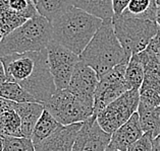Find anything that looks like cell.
<instances>
[{"label": "cell", "instance_id": "3957f363", "mask_svg": "<svg viewBox=\"0 0 160 151\" xmlns=\"http://www.w3.org/2000/svg\"><path fill=\"white\" fill-rule=\"evenodd\" d=\"M80 59L92 69L99 78L115 66L128 63L130 59L115 36L112 21H105L80 55Z\"/></svg>", "mask_w": 160, "mask_h": 151}, {"label": "cell", "instance_id": "d6a6232c", "mask_svg": "<svg viewBox=\"0 0 160 151\" xmlns=\"http://www.w3.org/2000/svg\"><path fill=\"white\" fill-rule=\"evenodd\" d=\"M155 21H156V24H157L158 28L160 29V6H158V8H157V13H156Z\"/></svg>", "mask_w": 160, "mask_h": 151}, {"label": "cell", "instance_id": "836d02e7", "mask_svg": "<svg viewBox=\"0 0 160 151\" xmlns=\"http://www.w3.org/2000/svg\"><path fill=\"white\" fill-rule=\"evenodd\" d=\"M3 146H4V139L0 137V151H3Z\"/></svg>", "mask_w": 160, "mask_h": 151}, {"label": "cell", "instance_id": "4316f807", "mask_svg": "<svg viewBox=\"0 0 160 151\" xmlns=\"http://www.w3.org/2000/svg\"><path fill=\"white\" fill-rule=\"evenodd\" d=\"M6 2L11 9L25 15L29 19L38 14L36 5L33 0H6Z\"/></svg>", "mask_w": 160, "mask_h": 151}, {"label": "cell", "instance_id": "ffe728a7", "mask_svg": "<svg viewBox=\"0 0 160 151\" xmlns=\"http://www.w3.org/2000/svg\"><path fill=\"white\" fill-rule=\"evenodd\" d=\"M60 126H62L61 124L58 123L47 110L43 111L40 119L38 120L36 126L33 130L32 136H31V140H32L34 146L40 144L41 142L46 140Z\"/></svg>", "mask_w": 160, "mask_h": 151}, {"label": "cell", "instance_id": "d4e9b609", "mask_svg": "<svg viewBox=\"0 0 160 151\" xmlns=\"http://www.w3.org/2000/svg\"><path fill=\"white\" fill-rule=\"evenodd\" d=\"M140 102L137 113L154 110L160 107V94L153 88L146 85H142L139 89Z\"/></svg>", "mask_w": 160, "mask_h": 151}, {"label": "cell", "instance_id": "8d00e7d4", "mask_svg": "<svg viewBox=\"0 0 160 151\" xmlns=\"http://www.w3.org/2000/svg\"><path fill=\"white\" fill-rule=\"evenodd\" d=\"M33 1H34V2H36V1H37V0H33Z\"/></svg>", "mask_w": 160, "mask_h": 151}, {"label": "cell", "instance_id": "74e56055", "mask_svg": "<svg viewBox=\"0 0 160 151\" xmlns=\"http://www.w3.org/2000/svg\"><path fill=\"white\" fill-rule=\"evenodd\" d=\"M0 1H1V0H0Z\"/></svg>", "mask_w": 160, "mask_h": 151}, {"label": "cell", "instance_id": "ba28073f", "mask_svg": "<svg viewBox=\"0 0 160 151\" xmlns=\"http://www.w3.org/2000/svg\"><path fill=\"white\" fill-rule=\"evenodd\" d=\"M46 50L50 72L53 77L56 90L66 89L71 81L73 69L80 61V56L54 41L49 43Z\"/></svg>", "mask_w": 160, "mask_h": 151}, {"label": "cell", "instance_id": "d590c367", "mask_svg": "<svg viewBox=\"0 0 160 151\" xmlns=\"http://www.w3.org/2000/svg\"><path fill=\"white\" fill-rule=\"evenodd\" d=\"M156 2H157V5L160 6V0H156Z\"/></svg>", "mask_w": 160, "mask_h": 151}, {"label": "cell", "instance_id": "484cf974", "mask_svg": "<svg viewBox=\"0 0 160 151\" xmlns=\"http://www.w3.org/2000/svg\"><path fill=\"white\" fill-rule=\"evenodd\" d=\"M3 151H35V146L30 138L5 137Z\"/></svg>", "mask_w": 160, "mask_h": 151}, {"label": "cell", "instance_id": "83f0119b", "mask_svg": "<svg viewBox=\"0 0 160 151\" xmlns=\"http://www.w3.org/2000/svg\"><path fill=\"white\" fill-rule=\"evenodd\" d=\"M152 140L151 133H144L139 140L128 146L127 151H152Z\"/></svg>", "mask_w": 160, "mask_h": 151}, {"label": "cell", "instance_id": "6da1fadb", "mask_svg": "<svg viewBox=\"0 0 160 151\" xmlns=\"http://www.w3.org/2000/svg\"><path fill=\"white\" fill-rule=\"evenodd\" d=\"M7 81L15 82L44 104L56 91L50 72L47 50L0 57Z\"/></svg>", "mask_w": 160, "mask_h": 151}, {"label": "cell", "instance_id": "44dd1931", "mask_svg": "<svg viewBox=\"0 0 160 151\" xmlns=\"http://www.w3.org/2000/svg\"><path fill=\"white\" fill-rule=\"evenodd\" d=\"M38 13L51 22L72 7V0H37L35 2Z\"/></svg>", "mask_w": 160, "mask_h": 151}, {"label": "cell", "instance_id": "30bf717a", "mask_svg": "<svg viewBox=\"0 0 160 151\" xmlns=\"http://www.w3.org/2000/svg\"><path fill=\"white\" fill-rule=\"evenodd\" d=\"M110 139L111 134L105 132L99 126L96 116L93 115L83 123L72 151H105Z\"/></svg>", "mask_w": 160, "mask_h": 151}, {"label": "cell", "instance_id": "d6986e66", "mask_svg": "<svg viewBox=\"0 0 160 151\" xmlns=\"http://www.w3.org/2000/svg\"><path fill=\"white\" fill-rule=\"evenodd\" d=\"M72 5L76 8L86 11L105 21H112L113 9L111 0H72Z\"/></svg>", "mask_w": 160, "mask_h": 151}, {"label": "cell", "instance_id": "603a6c76", "mask_svg": "<svg viewBox=\"0 0 160 151\" xmlns=\"http://www.w3.org/2000/svg\"><path fill=\"white\" fill-rule=\"evenodd\" d=\"M0 98L13 103H38L21 85L11 81L0 84Z\"/></svg>", "mask_w": 160, "mask_h": 151}, {"label": "cell", "instance_id": "f1b7e54d", "mask_svg": "<svg viewBox=\"0 0 160 151\" xmlns=\"http://www.w3.org/2000/svg\"><path fill=\"white\" fill-rule=\"evenodd\" d=\"M131 0H111L113 15H122Z\"/></svg>", "mask_w": 160, "mask_h": 151}, {"label": "cell", "instance_id": "7c38bea8", "mask_svg": "<svg viewBox=\"0 0 160 151\" xmlns=\"http://www.w3.org/2000/svg\"><path fill=\"white\" fill-rule=\"evenodd\" d=\"M83 123L60 126L51 136L35 146V151H72Z\"/></svg>", "mask_w": 160, "mask_h": 151}, {"label": "cell", "instance_id": "cb8c5ba5", "mask_svg": "<svg viewBox=\"0 0 160 151\" xmlns=\"http://www.w3.org/2000/svg\"><path fill=\"white\" fill-rule=\"evenodd\" d=\"M140 124L144 133H151L155 138L160 134V107L154 110L138 113Z\"/></svg>", "mask_w": 160, "mask_h": 151}, {"label": "cell", "instance_id": "1f68e13d", "mask_svg": "<svg viewBox=\"0 0 160 151\" xmlns=\"http://www.w3.org/2000/svg\"><path fill=\"white\" fill-rule=\"evenodd\" d=\"M5 81H7V78H6L4 66H3V64H2V62H1V59H0V84L4 83Z\"/></svg>", "mask_w": 160, "mask_h": 151}, {"label": "cell", "instance_id": "4dcf8cb0", "mask_svg": "<svg viewBox=\"0 0 160 151\" xmlns=\"http://www.w3.org/2000/svg\"><path fill=\"white\" fill-rule=\"evenodd\" d=\"M152 151H160V134L152 140Z\"/></svg>", "mask_w": 160, "mask_h": 151}, {"label": "cell", "instance_id": "7402d4cb", "mask_svg": "<svg viewBox=\"0 0 160 151\" xmlns=\"http://www.w3.org/2000/svg\"><path fill=\"white\" fill-rule=\"evenodd\" d=\"M145 73H144V66L138 54H135L130 58V61L127 65L126 73H124V81L128 90L141 88Z\"/></svg>", "mask_w": 160, "mask_h": 151}, {"label": "cell", "instance_id": "5bb4252c", "mask_svg": "<svg viewBox=\"0 0 160 151\" xmlns=\"http://www.w3.org/2000/svg\"><path fill=\"white\" fill-rule=\"evenodd\" d=\"M0 137H22V122L12 102L0 98Z\"/></svg>", "mask_w": 160, "mask_h": 151}, {"label": "cell", "instance_id": "e575fe53", "mask_svg": "<svg viewBox=\"0 0 160 151\" xmlns=\"http://www.w3.org/2000/svg\"><path fill=\"white\" fill-rule=\"evenodd\" d=\"M105 151H120V150H118V149H114V148H112V147H107V148H106V150H105Z\"/></svg>", "mask_w": 160, "mask_h": 151}, {"label": "cell", "instance_id": "5b68a950", "mask_svg": "<svg viewBox=\"0 0 160 151\" xmlns=\"http://www.w3.org/2000/svg\"><path fill=\"white\" fill-rule=\"evenodd\" d=\"M112 25L115 36L130 58L146 50L159 28L156 21L113 15Z\"/></svg>", "mask_w": 160, "mask_h": 151}, {"label": "cell", "instance_id": "f546056e", "mask_svg": "<svg viewBox=\"0 0 160 151\" xmlns=\"http://www.w3.org/2000/svg\"><path fill=\"white\" fill-rule=\"evenodd\" d=\"M147 48L160 58V29L158 33L156 34V36L152 39V41L150 42V44Z\"/></svg>", "mask_w": 160, "mask_h": 151}, {"label": "cell", "instance_id": "ac0fdd59", "mask_svg": "<svg viewBox=\"0 0 160 151\" xmlns=\"http://www.w3.org/2000/svg\"><path fill=\"white\" fill-rule=\"evenodd\" d=\"M157 8L156 0H131L122 15L124 17L155 21Z\"/></svg>", "mask_w": 160, "mask_h": 151}, {"label": "cell", "instance_id": "7a4b0ae2", "mask_svg": "<svg viewBox=\"0 0 160 151\" xmlns=\"http://www.w3.org/2000/svg\"><path fill=\"white\" fill-rule=\"evenodd\" d=\"M102 22L99 17L72 6L51 22L52 41L80 56Z\"/></svg>", "mask_w": 160, "mask_h": 151}, {"label": "cell", "instance_id": "9c48e42d", "mask_svg": "<svg viewBox=\"0 0 160 151\" xmlns=\"http://www.w3.org/2000/svg\"><path fill=\"white\" fill-rule=\"evenodd\" d=\"M128 63H122L100 77L94 94V116L98 115L113 100L128 91L124 73Z\"/></svg>", "mask_w": 160, "mask_h": 151}, {"label": "cell", "instance_id": "2e32d148", "mask_svg": "<svg viewBox=\"0 0 160 151\" xmlns=\"http://www.w3.org/2000/svg\"><path fill=\"white\" fill-rule=\"evenodd\" d=\"M138 56L144 66L145 73L142 85L153 88L160 94V58L148 48L139 53Z\"/></svg>", "mask_w": 160, "mask_h": 151}, {"label": "cell", "instance_id": "8fae6325", "mask_svg": "<svg viewBox=\"0 0 160 151\" xmlns=\"http://www.w3.org/2000/svg\"><path fill=\"white\" fill-rule=\"evenodd\" d=\"M98 82L99 76L96 71L80 59L73 69L71 81L66 89L77 96L94 102V94Z\"/></svg>", "mask_w": 160, "mask_h": 151}, {"label": "cell", "instance_id": "8992f818", "mask_svg": "<svg viewBox=\"0 0 160 151\" xmlns=\"http://www.w3.org/2000/svg\"><path fill=\"white\" fill-rule=\"evenodd\" d=\"M53 118L61 125L84 123L94 114V102L77 96L68 89L56 90L44 103Z\"/></svg>", "mask_w": 160, "mask_h": 151}, {"label": "cell", "instance_id": "4fadbf2b", "mask_svg": "<svg viewBox=\"0 0 160 151\" xmlns=\"http://www.w3.org/2000/svg\"><path fill=\"white\" fill-rule=\"evenodd\" d=\"M143 134L144 132L140 124L139 115L138 113H135L127 123L112 133L108 146L120 151H127L128 146L139 140Z\"/></svg>", "mask_w": 160, "mask_h": 151}, {"label": "cell", "instance_id": "e0dca14e", "mask_svg": "<svg viewBox=\"0 0 160 151\" xmlns=\"http://www.w3.org/2000/svg\"><path fill=\"white\" fill-rule=\"evenodd\" d=\"M28 21L29 18H27L25 15L11 9L7 4L6 0H1L0 1V41Z\"/></svg>", "mask_w": 160, "mask_h": 151}, {"label": "cell", "instance_id": "9a60e30c", "mask_svg": "<svg viewBox=\"0 0 160 151\" xmlns=\"http://www.w3.org/2000/svg\"><path fill=\"white\" fill-rule=\"evenodd\" d=\"M12 109L17 112L22 122V137L30 138L38 120L40 119L43 111L45 110L44 104L39 103H13Z\"/></svg>", "mask_w": 160, "mask_h": 151}, {"label": "cell", "instance_id": "277c9868", "mask_svg": "<svg viewBox=\"0 0 160 151\" xmlns=\"http://www.w3.org/2000/svg\"><path fill=\"white\" fill-rule=\"evenodd\" d=\"M51 41V24L38 13L0 41V57L43 51Z\"/></svg>", "mask_w": 160, "mask_h": 151}, {"label": "cell", "instance_id": "52a82bcc", "mask_svg": "<svg viewBox=\"0 0 160 151\" xmlns=\"http://www.w3.org/2000/svg\"><path fill=\"white\" fill-rule=\"evenodd\" d=\"M139 102V90L132 89L126 91L97 115L96 119L99 126L106 133L112 135V133H114L137 113Z\"/></svg>", "mask_w": 160, "mask_h": 151}]
</instances>
